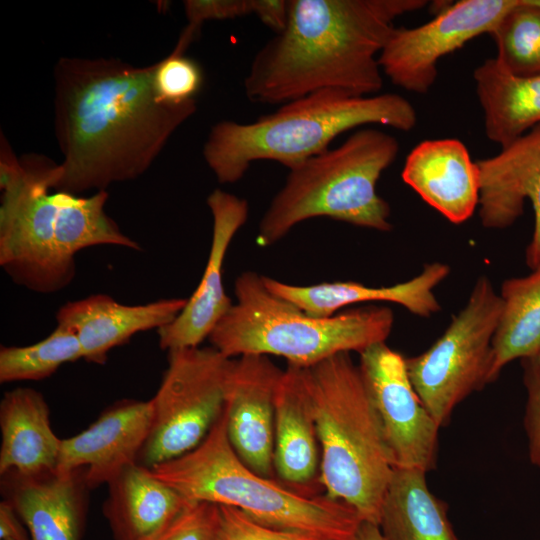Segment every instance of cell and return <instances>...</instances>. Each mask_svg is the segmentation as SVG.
I'll return each instance as SVG.
<instances>
[{
  "label": "cell",
  "instance_id": "5b68a950",
  "mask_svg": "<svg viewBox=\"0 0 540 540\" xmlns=\"http://www.w3.org/2000/svg\"><path fill=\"white\" fill-rule=\"evenodd\" d=\"M225 410L205 439L191 451L148 468L189 501L230 506L265 525L354 540L362 522L347 504L301 493L253 471L235 453Z\"/></svg>",
  "mask_w": 540,
  "mask_h": 540
},
{
  "label": "cell",
  "instance_id": "30bf717a",
  "mask_svg": "<svg viewBox=\"0 0 540 540\" xmlns=\"http://www.w3.org/2000/svg\"><path fill=\"white\" fill-rule=\"evenodd\" d=\"M234 359L215 347L168 352V367L150 399L152 426L138 463L146 468L197 447L225 409Z\"/></svg>",
  "mask_w": 540,
  "mask_h": 540
},
{
  "label": "cell",
  "instance_id": "e0dca14e",
  "mask_svg": "<svg viewBox=\"0 0 540 540\" xmlns=\"http://www.w3.org/2000/svg\"><path fill=\"white\" fill-rule=\"evenodd\" d=\"M88 490L83 469L1 475L4 500L27 527L31 540H81Z\"/></svg>",
  "mask_w": 540,
  "mask_h": 540
},
{
  "label": "cell",
  "instance_id": "7c38bea8",
  "mask_svg": "<svg viewBox=\"0 0 540 540\" xmlns=\"http://www.w3.org/2000/svg\"><path fill=\"white\" fill-rule=\"evenodd\" d=\"M518 0H461L413 28H394L378 56L381 71L407 91L427 93L437 78V63L469 40L488 33Z\"/></svg>",
  "mask_w": 540,
  "mask_h": 540
},
{
  "label": "cell",
  "instance_id": "d6986e66",
  "mask_svg": "<svg viewBox=\"0 0 540 540\" xmlns=\"http://www.w3.org/2000/svg\"><path fill=\"white\" fill-rule=\"evenodd\" d=\"M402 179L448 221H467L479 204L480 171L458 139L424 140L406 157Z\"/></svg>",
  "mask_w": 540,
  "mask_h": 540
},
{
  "label": "cell",
  "instance_id": "cb8c5ba5",
  "mask_svg": "<svg viewBox=\"0 0 540 540\" xmlns=\"http://www.w3.org/2000/svg\"><path fill=\"white\" fill-rule=\"evenodd\" d=\"M473 78L490 141L504 148L540 124V74L518 76L489 58Z\"/></svg>",
  "mask_w": 540,
  "mask_h": 540
},
{
  "label": "cell",
  "instance_id": "7402d4cb",
  "mask_svg": "<svg viewBox=\"0 0 540 540\" xmlns=\"http://www.w3.org/2000/svg\"><path fill=\"white\" fill-rule=\"evenodd\" d=\"M107 485L103 514L114 540H153L190 502L139 463Z\"/></svg>",
  "mask_w": 540,
  "mask_h": 540
},
{
  "label": "cell",
  "instance_id": "8992f818",
  "mask_svg": "<svg viewBox=\"0 0 540 540\" xmlns=\"http://www.w3.org/2000/svg\"><path fill=\"white\" fill-rule=\"evenodd\" d=\"M237 302L208 339L226 356L274 355L299 367L313 366L339 353L358 352L385 342L394 325L386 306L367 305L329 317L308 314L267 289L262 275L241 273L235 280Z\"/></svg>",
  "mask_w": 540,
  "mask_h": 540
},
{
  "label": "cell",
  "instance_id": "9a60e30c",
  "mask_svg": "<svg viewBox=\"0 0 540 540\" xmlns=\"http://www.w3.org/2000/svg\"><path fill=\"white\" fill-rule=\"evenodd\" d=\"M207 205L213 229L203 276L179 315L157 330L159 346L168 352L198 347L233 305L224 290L223 264L232 239L247 221L249 205L245 199L220 189L208 196Z\"/></svg>",
  "mask_w": 540,
  "mask_h": 540
},
{
  "label": "cell",
  "instance_id": "6da1fadb",
  "mask_svg": "<svg viewBox=\"0 0 540 540\" xmlns=\"http://www.w3.org/2000/svg\"><path fill=\"white\" fill-rule=\"evenodd\" d=\"M154 64L62 57L54 66V131L63 161L52 189L77 195L134 180L154 162L196 100L171 105L153 88Z\"/></svg>",
  "mask_w": 540,
  "mask_h": 540
},
{
  "label": "cell",
  "instance_id": "9c48e42d",
  "mask_svg": "<svg viewBox=\"0 0 540 540\" xmlns=\"http://www.w3.org/2000/svg\"><path fill=\"white\" fill-rule=\"evenodd\" d=\"M501 312L500 295L487 276H480L444 333L423 353L406 358L411 383L440 427L449 423L458 404L490 383Z\"/></svg>",
  "mask_w": 540,
  "mask_h": 540
},
{
  "label": "cell",
  "instance_id": "d4e9b609",
  "mask_svg": "<svg viewBox=\"0 0 540 540\" xmlns=\"http://www.w3.org/2000/svg\"><path fill=\"white\" fill-rule=\"evenodd\" d=\"M378 526L385 540H458L447 504L428 488L426 473L394 468Z\"/></svg>",
  "mask_w": 540,
  "mask_h": 540
},
{
  "label": "cell",
  "instance_id": "44dd1931",
  "mask_svg": "<svg viewBox=\"0 0 540 540\" xmlns=\"http://www.w3.org/2000/svg\"><path fill=\"white\" fill-rule=\"evenodd\" d=\"M274 471L281 483L310 495L319 483L320 447L303 367L288 364L275 395Z\"/></svg>",
  "mask_w": 540,
  "mask_h": 540
},
{
  "label": "cell",
  "instance_id": "836d02e7",
  "mask_svg": "<svg viewBox=\"0 0 540 540\" xmlns=\"http://www.w3.org/2000/svg\"><path fill=\"white\" fill-rule=\"evenodd\" d=\"M188 25L179 41L189 47L204 21L226 20L253 13L252 0H188L184 1Z\"/></svg>",
  "mask_w": 540,
  "mask_h": 540
},
{
  "label": "cell",
  "instance_id": "4316f807",
  "mask_svg": "<svg viewBox=\"0 0 540 540\" xmlns=\"http://www.w3.org/2000/svg\"><path fill=\"white\" fill-rule=\"evenodd\" d=\"M58 211L55 223V242L59 252L75 261L80 250L98 245H114L140 250V245L123 234L117 223L105 212L109 198L106 190L89 197H78L56 191Z\"/></svg>",
  "mask_w": 540,
  "mask_h": 540
},
{
  "label": "cell",
  "instance_id": "ac0fdd59",
  "mask_svg": "<svg viewBox=\"0 0 540 540\" xmlns=\"http://www.w3.org/2000/svg\"><path fill=\"white\" fill-rule=\"evenodd\" d=\"M187 300L171 298L126 305L106 294H94L62 305L56 321L76 334L83 359L102 365L114 347L128 342L133 335L171 323Z\"/></svg>",
  "mask_w": 540,
  "mask_h": 540
},
{
  "label": "cell",
  "instance_id": "83f0119b",
  "mask_svg": "<svg viewBox=\"0 0 540 540\" xmlns=\"http://www.w3.org/2000/svg\"><path fill=\"white\" fill-rule=\"evenodd\" d=\"M83 359L76 334L58 325L43 340L28 346H1L0 382L37 381L51 376L61 365Z\"/></svg>",
  "mask_w": 540,
  "mask_h": 540
},
{
  "label": "cell",
  "instance_id": "277c9868",
  "mask_svg": "<svg viewBox=\"0 0 540 540\" xmlns=\"http://www.w3.org/2000/svg\"><path fill=\"white\" fill-rule=\"evenodd\" d=\"M324 495L379 523L393 465L359 365L339 353L303 367Z\"/></svg>",
  "mask_w": 540,
  "mask_h": 540
},
{
  "label": "cell",
  "instance_id": "4fadbf2b",
  "mask_svg": "<svg viewBox=\"0 0 540 540\" xmlns=\"http://www.w3.org/2000/svg\"><path fill=\"white\" fill-rule=\"evenodd\" d=\"M283 370L266 355L234 359L226 388L227 435L238 457L253 471L276 479L275 395Z\"/></svg>",
  "mask_w": 540,
  "mask_h": 540
},
{
  "label": "cell",
  "instance_id": "2e32d148",
  "mask_svg": "<svg viewBox=\"0 0 540 540\" xmlns=\"http://www.w3.org/2000/svg\"><path fill=\"white\" fill-rule=\"evenodd\" d=\"M151 426V400H119L88 428L62 439L56 470L83 469L89 490L107 485L123 469L138 463Z\"/></svg>",
  "mask_w": 540,
  "mask_h": 540
},
{
  "label": "cell",
  "instance_id": "52a82bcc",
  "mask_svg": "<svg viewBox=\"0 0 540 540\" xmlns=\"http://www.w3.org/2000/svg\"><path fill=\"white\" fill-rule=\"evenodd\" d=\"M399 151L393 135L364 128L339 146L289 169L284 186L260 220L257 245L270 246L297 224L314 217L382 232L392 230L390 206L378 195L376 186Z\"/></svg>",
  "mask_w": 540,
  "mask_h": 540
},
{
  "label": "cell",
  "instance_id": "d590c367",
  "mask_svg": "<svg viewBox=\"0 0 540 540\" xmlns=\"http://www.w3.org/2000/svg\"><path fill=\"white\" fill-rule=\"evenodd\" d=\"M24 523L11 506L2 500L0 502V539L1 540H29Z\"/></svg>",
  "mask_w": 540,
  "mask_h": 540
},
{
  "label": "cell",
  "instance_id": "5bb4252c",
  "mask_svg": "<svg viewBox=\"0 0 540 540\" xmlns=\"http://www.w3.org/2000/svg\"><path fill=\"white\" fill-rule=\"evenodd\" d=\"M480 171L479 216L487 229H506L530 200L534 228L525 259L531 270L540 266V124L497 155L477 161Z\"/></svg>",
  "mask_w": 540,
  "mask_h": 540
},
{
  "label": "cell",
  "instance_id": "1f68e13d",
  "mask_svg": "<svg viewBox=\"0 0 540 540\" xmlns=\"http://www.w3.org/2000/svg\"><path fill=\"white\" fill-rule=\"evenodd\" d=\"M219 507L220 540H325L314 534L265 525L234 507Z\"/></svg>",
  "mask_w": 540,
  "mask_h": 540
},
{
  "label": "cell",
  "instance_id": "e575fe53",
  "mask_svg": "<svg viewBox=\"0 0 540 540\" xmlns=\"http://www.w3.org/2000/svg\"><path fill=\"white\" fill-rule=\"evenodd\" d=\"M253 13L268 28L281 32L287 23L288 0H252Z\"/></svg>",
  "mask_w": 540,
  "mask_h": 540
},
{
  "label": "cell",
  "instance_id": "ba28073f",
  "mask_svg": "<svg viewBox=\"0 0 540 540\" xmlns=\"http://www.w3.org/2000/svg\"><path fill=\"white\" fill-rule=\"evenodd\" d=\"M54 165L45 156L17 158L1 134L0 265L14 283L40 294L66 288L76 274L55 242Z\"/></svg>",
  "mask_w": 540,
  "mask_h": 540
},
{
  "label": "cell",
  "instance_id": "8d00e7d4",
  "mask_svg": "<svg viewBox=\"0 0 540 540\" xmlns=\"http://www.w3.org/2000/svg\"><path fill=\"white\" fill-rule=\"evenodd\" d=\"M354 540H385L377 524L362 521Z\"/></svg>",
  "mask_w": 540,
  "mask_h": 540
},
{
  "label": "cell",
  "instance_id": "74e56055",
  "mask_svg": "<svg viewBox=\"0 0 540 540\" xmlns=\"http://www.w3.org/2000/svg\"><path fill=\"white\" fill-rule=\"evenodd\" d=\"M532 4L540 7V0H530Z\"/></svg>",
  "mask_w": 540,
  "mask_h": 540
},
{
  "label": "cell",
  "instance_id": "484cf974",
  "mask_svg": "<svg viewBox=\"0 0 540 540\" xmlns=\"http://www.w3.org/2000/svg\"><path fill=\"white\" fill-rule=\"evenodd\" d=\"M499 295L502 312L492 341L490 383L509 362L540 349V266L527 276L506 279Z\"/></svg>",
  "mask_w": 540,
  "mask_h": 540
},
{
  "label": "cell",
  "instance_id": "ffe728a7",
  "mask_svg": "<svg viewBox=\"0 0 540 540\" xmlns=\"http://www.w3.org/2000/svg\"><path fill=\"white\" fill-rule=\"evenodd\" d=\"M450 274L442 262L426 264L408 281L391 286H368L353 281L323 282L308 286L288 284L268 276L263 282L268 290L317 317L332 316L340 309L359 303H395L414 315L429 318L441 310L434 290Z\"/></svg>",
  "mask_w": 540,
  "mask_h": 540
},
{
  "label": "cell",
  "instance_id": "7a4b0ae2",
  "mask_svg": "<svg viewBox=\"0 0 540 540\" xmlns=\"http://www.w3.org/2000/svg\"><path fill=\"white\" fill-rule=\"evenodd\" d=\"M425 0H288L285 28L255 54L244 80L253 103L285 104L324 89L383 87L378 56L400 15Z\"/></svg>",
  "mask_w": 540,
  "mask_h": 540
},
{
  "label": "cell",
  "instance_id": "603a6c76",
  "mask_svg": "<svg viewBox=\"0 0 540 540\" xmlns=\"http://www.w3.org/2000/svg\"><path fill=\"white\" fill-rule=\"evenodd\" d=\"M49 407L35 389L18 387L0 403V474L34 475L56 469L62 439L54 433Z\"/></svg>",
  "mask_w": 540,
  "mask_h": 540
},
{
  "label": "cell",
  "instance_id": "d6a6232c",
  "mask_svg": "<svg viewBox=\"0 0 540 540\" xmlns=\"http://www.w3.org/2000/svg\"><path fill=\"white\" fill-rule=\"evenodd\" d=\"M526 405L523 425L531 463L540 468V349L521 359Z\"/></svg>",
  "mask_w": 540,
  "mask_h": 540
},
{
  "label": "cell",
  "instance_id": "8fae6325",
  "mask_svg": "<svg viewBox=\"0 0 540 540\" xmlns=\"http://www.w3.org/2000/svg\"><path fill=\"white\" fill-rule=\"evenodd\" d=\"M359 368L393 468L434 470L440 426L417 395L406 358L380 342L360 353Z\"/></svg>",
  "mask_w": 540,
  "mask_h": 540
},
{
  "label": "cell",
  "instance_id": "f546056e",
  "mask_svg": "<svg viewBox=\"0 0 540 540\" xmlns=\"http://www.w3.org/2000/svg\"><path fill=\"white\" fill-rule=\"evenodd\" d=\"M203 82L204 73L199 63L175 49L154 63L153 88L163 103L181 105L196 100Z\"/></svg>",
  "mask_w": 540,
  "mask_h": 540
},
{
  "label": "cell",
  "instance_id": "3957f363",
  "mask_svg": "<svg viewBox=\"0 0 540 540\" xmlns=\"http://www.w3.org/2000/svg\"><path fill=\"white\" fill-rule=\"evenodd\" d=\"M366 124L410 131L417 124L414 106L394 93L353 96L324 89L292 100L251 123L214 124L203 157L221 184L239 181L259 160L288 169L329 149L340 134Z\"/></svg>",
  "mask_w": 540,
  "mask_h": 540
},
{
  "label": "cell",
  "instance_id": "f1b7e54d",
  "mask_svg": "<svg viewBox=\"0 0 540 540\" xmlns=\"http://www.w3.org/2000/svg\"><path fill=\"white\" fill-rule=\"evenodd\" d=\"M497 46L495 57L518 76L540 74V7L518 0L490 34Z\"/></svg>",
  "mask_w": 540,
  "mask_h": 540
},
{
  "label": "cell",
  "instance_id": "4dcf8cb0",
  "mask_svg": "<svg viewBox=\"0 0 540 540\" xmlns=\"http://www.w3.org/2000/svg\"><path fill=\"white\" fill-rule=\"evenodd\" d=\"M221 512L217 504L190 501L153 540H220Z\"/></svg>",
  "mask_w": 540,
  "mask_h": 540
}]
</instances>
